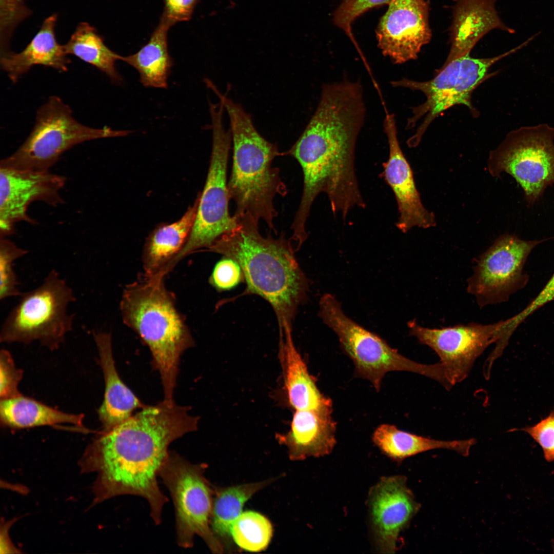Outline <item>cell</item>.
Returning <instances> with one entry per match:
<instances>
[{
  "mask_svg": "<svg viewBox=\"0 0 554 554\" xmlns=\"http://www.w3.org/2000/svg\"><path fill=\"white\" fill-rule=\"evenodd\" d=\"M198 198L182 217L174 223L161 225L149 235L143 253L144 275L164 273L165 270L179 254L191 233L195 219Z\"/></svg>",
  "mask_w": 554,
  "mask_h": 554,
  "instance_id": "cell-23",
  "label": "cell"
},
{
  "mask_svg": "<svg viewBox=\"0 0 554 554\" xmlns=\"http://www.w3.org/2000/svg\"><path fill=\"white\" fill-rule=\"evenodd\" d=\"M58 15L52 13L43 22L30 42L19 52L11 51L0 55L1 68L13 83H16L33 66L41 65L52 68L60 72L68 70L71 61L68 58L64 45L55 35Z\"/></svg>",
  "mask_w": 554,
  "mask_h": 554,
  "instance_id": "cell-20",
  "label": "cell"
},
{
  "mask_svg": "<svg viewBox=\"0 0 554 554\" xmlns=\"http://www.w3.org/2000/svg\"><path fill=\"white\" fill-rule=\"evenodd\" d=\"M32 14L26 0H0V55L11 51L10 42L15 30Z\"/></svg>",
  "mask_w": 554,
  "mask_h": 554,
  "instance_id": "cell-31",
  "label": "cell"
},
{
  "mask_svg": "<svg viewBox=\"0 0 554 554\" xmlns=\"http://www.w3.org/2000/svg\"><path fill=\"white\" fill-rule=\"evenodd\" d=\"M319 316L336 335L341 348L352 361L356 377L369 381L377 391L385 375L390 371H407L432 379L446 389L451 386L440 362L424 364L402 355L384 340L348 317L340 302L330 293L319 301Z\"/></svg>",
  "mask_w": 554,
  "mask_h": 554,
  "instance_id": "cell-5",
  "label": "cell"
},
{
  "mask_svg": "<svg viewBox=\"0 0 554 554\" xmlns=\"http://www.w3.org/2000/svg\"><path fill=\"white\" fill-rule=\"evenodd\" d=\"M218 96L230 121L233 163L227 186L230 200L236 205L234 215L249 214L258 221L263 220L276 233L273 221L278 213L273 201L278 195L285 196L287 188L272 162L283 153L260 134L240 104L225 94Z\"/></svg>",
  "mask_w": 554,
  "mask_h": 554,
  "instance_id": "cell-4",
  "label": "cell"
},
{
  "mask_svg": "<svg viewBox=\"0 0 554 554\" xmlns=\"http://www.w3.org/2000/svg\"><path fill=\"white\" fill-rule=\"evenodd\" d=\"M489 173L510 175L533 204L554 184V128L547 124L524 127L508 133L487 162Z\"/></svg>",
  "mask_w": 554,
  "mask_h": 554,
  "instance_id": "cell-11",
  "label": "cell"
},
{
  "mask_svg": "<svg viewBox=\"0 0 554 554\" xmlns=\"http://www.w3.org/2000/svg\"><path fill=\"white\" fill-rule=\"evenodd\" d=\"M129 133L83 125L73 116L70 107L61 98L51 96L37 110L35 124L25 141L12 154L1 161L0 167L49 171L63 153L77 144Z\"/></svg>",
  "mask_w": 554,
  "mask_h": 554,
  "instance_id": "cell-7",
  "label": "cell"
},
{
  "mask_svg": "<svg viewBox=\"0 0 554 554\" xmlns=\"http://www.w3.org/2000/svg\"><path fill=\"white\" fill-rule=\"evenodd\" d=\"M206 468L169 451L159 476L172 499L178 545L191 548L197 535L213 553H221L223 546L210 527L214 489L205 477Z\"/></svg>",
  "mask_w": 554,
  "mask_h": 554,
  "instance_id": "cell-10",
  "label": "cell"
},
{
  "mask_svg": "<svg viewBox=\"0 0 554 554\" xmlns=\"http://www.w3.org/2000/svg\"><path fill=\"white\" fill-rule=\"evenodd\" d=\"M274 479L214 488L210 527L220 540L230 534L234 521L241 514L245 503L256 492L270 484Z\"/></svg>",
  "mask_w": 554,
  "mask_h": 554,
  "instance_id": "cell-27",
  "label": "cell"
},
{
  "mask_svg": "<svg viewBox=\"0 0 554 554\" xmlns=\"http://www.w3.org/2000/svg\"><path fill=\"white\" fill-rule=\"evenodd\" d=\"M164 275H143L124 288L120 302L124 323L134 331L149 349L161 379L164 400L173 394L182 354L194 342Z\"/></svg>",
  "mask_w": 554,
  "mask_h": 554,
  "instance_id": "cell-3",
  "label": "cell"
},
{
  "mask_svg": "<svg viewBox=\"0 0 554 554\" xmlns=\"http://www.w3.org/2000/svg\"><path fill=\"white\" fill-rule=\"evenodd\" d=\"M370 527L376 549L393 553L399 535L418 513L420 504L408 487L405 476L383 477L369 492Z\"/></svg>",
  "mask_w": 554,
  "mask_h": 554,
  "instance_id": "cell-16",
  "label": "cell"
},
{
  "mask_svg": "<svg viewBox=\"0 0 554 554\" xmlns=\"http://www.w3.org/2000/svg\"><path fill=\"white\" fill-rule=\"evenodd\" d=\"M198 0H164V11L161 19L172 26L175 23L189 21Z\"/></svg>",
  "mask_w": 554,
  "mask_h": 554,
  "instance_id": "cell-37",
  "label": "cell"
},
{
  "mask_svg": "<svg viewBox=\"0 0 554 554\" xmlns=\"http://www.w3.org/2000/svg\"><path fill=\"white\" fill-rule=\"evenodd\" d=\"M230 536L242 549L259 552L268 546L272 535L269 520L254 511H246L234 521L230 529Z\"/></svg>",
  "mask_w": 554,
  "mask_h": 554,
  "instance_id": "cell-29",
  "label": "cell"
},
{
  "mask_svg": "<svg viewBox=\"0 0 554 554\" xmlns=\"http://www.w3.org/2000/svg\"><path fill=\"white\" fill-rule=\"evenodd\" d=\"M520 430L528 434L541 446L547 462L554 461V410L536 424Z\"/></svg>",
  "mask_w": 554,
  "mask_h": 554,
  "instance_id": "cell-35",
  "label": "cell"
},
{
  "mask_svg": "<svg viewBox=\"0 0 554 554\" xmlns=\"http://www.w3.org/2000/svg\"><path fill=\"white\" fill-rule=\"evenodd\" d=\"M222 105L210 106L212 147L206 183L199 194L194 224L189 237L179 254L169 264L170 270L184 258L200 249L206 250L223 234L237 226V220L228 211L230 200L227 183L229 150L232 143L230 130L223 125Z\"/></svg>",
  "mask_w": 554,
  "mask_h": 554,
  "instance_id": "cell-9",
  "label": "cell"
},
{
  "mask_svg": "<svg viewBox=\"0 0 554 554\" xmlns=\"http://www.w3.org/2000/svg\"><path fill=\"white\" fill-rule=\"evenodd\" d=\"M0 413L1 422L12 428L70 424L85 429L83 414L65 413L22 395L1 400Z\"/></svg>",
  "mask_w": 554,
  "mask_h": 554,
  "instance_id": "cell-25",
  "label": "cell"
},
{
  "mask_svg": "<svg viewBox=\"0 0 554 554\" xmlns=\"http://www.w3.org/2000/svg\"><path fill=\"white\" fill-rule=\"evenodd\" d=\"M426 0H392L376 29L378 46L395 64L418 58L432 36Z\"/></svg>",
  "mask_w": 554,
  "mask_h": 554,
  "instance_id": "cell-15",
  "label": "cell"
},
{
  "mask_svg": "<svg viewBox=\"0 0 554 554\" xmlns=\"http://www.w3.org/2000/svg\"><path fill=\"white\" fill-rule=\"evenodd\" d=\"M374 444L385 455L399 461L408 457L438 449H448L449 443L409 433L395 426L383 424L374 431Z\"/></svg>",
  "mask_w": 554,
  "mask_h": 554,
  "instance_id": "cell-28",
  "label": "cell"
},
{
  "mask_svg": "<svg viewBox=\"0 0 554 554\" xmlns=\"http://www.w3.org/2000/svg\"><path fill=\"white\" fill-rule=\"evenodd\" d=\"M502 321L483 325L475 323L442 328H430L416 320L407 323L409 332L422 345L433 350L440 359L450 385L466 379L477 359L497 342Z\"/></svg>",
  "mask_w": 554,
  "mask_h": 554,
  "instance_id": "cell-13",
  "label": "cell"
},
{
  "mask_svg": "<svg viewBox=\"0 0 554 554\" xmlns=\"http://www.w3.org/2000/svg\"><path fill=\"white\" fill-rule=\"evenodd\" d=\"M1 400L21 395L17 386L22 378L23 371L17 369L10 352L2 349L0 353Z\"/></svg>",
  "mask_w": 554,
  "mask_h": 554,
  "instance_id": "cell-34",
  "label": "cell"
},
{
  "mask_svg": "<svg viewBox=\"0 0 554 554\" xmlns=\"http://www.w3.org/2000/svg\"><path fill=\"white\" fill-rule=\"evenodd\" d=\"M389 146V156L382 164V177L392 190L398 205L396 227L407 233L414 227L427 229L436 225L434 214L423 205L411 167L400 145L394 115L388 114L383 123Z\"/></svg>",
  "mask_w": 554,
  "mask_h": 554,
  "instance_id": "cell-17",
  "label": "cell"
},
{
  "mask_svg": "<svg viewBox=\"0 0 554 554\" xmlns=\"http://www.w3.org/2000/svg\"><path fill=\"white\" fill-rule=\"evenodd\" d=\"M545 240L526 241L504 234L479 256L467 290L481 308L505 302L525 286L528 276L523 273L524 264L533 248Z\"/></svg>",
  "mask_w": 554,
  "mask_h": 554,
  "instance_id": "cell-12",
  "label": "cell"
},
{
  "mask_svg": "<svg viewBox=\"0 0 554 554\" xmlns=\"http://www.w3.org/2000/svg\"><path fill=\"white\" fill-rule=\"evenodd\" d=\"M171 26L160 19L148 43L137 52L122 56V61L138 72L140 82L147 88L165 89L173 65L168 49V31Z\"/></svg>",
  "mask_w": 554,
  "mask_h": 554,
  "instance_id": "cell-24",
  "label": "cell"
},
{
  "mask_svg": "<svg viewBox=\"0 0 554 554\" xmlns=\"http://www.w3.org/2000/svg\"><path fill=\"white\" fill-rule=\"evenodd\" d=\"M66 182L65 176L49 171L0 167V238L13 234L18 222L36 223L27 212L32 202L52 206L62 204L60 191Z\"/></svg>",
  "mask_w": 554,
  "mask_h": 554,
  "instance_id": "cell-14",
  "label": "cell"
},
{
  "mask_svg": "<svg viewBox=\"0 0 554 554\" xmlns=\"http://www.w3.org/2000/svg\"><path fill=\"white\" fill-rule=\"evenodd\" d=\"M554 300V273L537 296L517 315L503 321L502 326L504 336L509 339L518 327L535 311Z\"/></svg>",
  "mask_w": 554,
  "mask_h": 554,
  "instance_id": "cell-33",
  "label": "cell"
},
{
  "mask_svg": "<svg viewBox=\"0 0 554 554\" xmlns=\"http://www.w3.org/2000/svg\"><path fill=\"white\" fill-rule=\"evenodd\" d=\"M331 413L312 410H294L289 431L276 435L280 444L287 448L290 460L329 454L336 443L337 423Z\"/></svg>",
  "mask_w": 554,
  "mask_h": 554,
  "instance_id": "cell-19",
  "label": "cell"
},
{
  "mask_svg": "<svg viewBox=\"0 0 554 554\" xmlns=\"http://www.w3.org/2000/svg\"><path fill=\"white\" fill-rule=\"evenodd\" d=\"M527 45L521 44L499 55L487 58H474L470 54L444 63L430 80L418 82L406 78L391 82L393 87H403L419 91L425 96V102L412 108V116L408 118L406 128L411 129L423 117L416 133L409 138L410 148L419 145L432 122L441 113L457 105L466 106L472 115L478 112L472 105L471 96L474 90L486 79L496 73H489L490 68L498 61Z\"/></svg>",
  "mask_w": 554,
  "mask_h": 554,
  "instance_id": "cell-6",
  "label": "cell"
},
{
  "mask_svg": "<svg viewBox=\"0 0 554 554\" xmlns=\"http://www.w3.org/2000/svg\"><path fill=\"white\" fill-rule=\"evenodd\" d=\"M234 216L236 227L221 235L206 250L235 261L242 269L247 291L261 296L273 308L280 337L292 335V321L299 306L307 299L309 286L290 239L283 232L278 238L270 234L264 237L259 231V221L251 215Z\"/></svg>",
  "mask_w": 554,
  "mask_h": 554,
  "instance_id": "cell-2",
  "label": "cell"
},
{
  "mask_svg": "<svg viewBox=\"0 0 554 554\" xmlns=\"http://www.w3.org/2000/svg\"><path fill=\"white\" fill-rule=\"evenodd\" d=\"M497 0H454L449 28L450 48L445 63L470 54L477 43L494 29L513 34L515 30L500 18Z\"/></svg>",
  "mask_w": 554,
  "mask_h": 554,
  "instance_id": "cell-18",
  "label": "cell"
},
{
  "mask_svg": "<svg viewBox=\"0 0 554 554\" xmlns=\"http://www.w3.org/2000/svg\"><path fill=\"white\" fill-rule=\"evenodd\" d=\"M244 279L242 269L234 260L225 257L215 266L210 278V283L221 290L230 289Z\"/></svg>",
  "mask_w": 554,
  "mask_h": 554,
  "instance_id": "cell-36",
  "label": "cell"
},
{
  "mask_svg": "<svg viewBox=\"0 0 554 554\" xmlns=\"http://www.w3.org/2000/svg\"><path fill=\"white\" fill-rule=\"evenodd\" d=\"M279 359L284 388L289 405L294 410H312L332 413L331 399L322 393L316 379L296 349L293 339L280 341Z\"/></svg>",
  "mask_w": 554,
  "mask_h": 554,
  "instance_id": "cell-22",
  "label": "cell"
},
{
  "mask_svg": "<svg viewBox=\"0 0 554 554\" xmlns=\"http://www.w3.org/2000/svg\"><path fill=\"white\" fill-rule=\"evenodd\" d=\"M64 47L67 55H73L95 67L112 82L119 84L123 81L115 67L122 56L108 47L96 28L89 23H79Z\"/></svg>",
  "mask_w": 554,
  "mask_h": 554,
  "instance_id": "cell-26",
  "label": "cell"
},
{
  "mask_svg": "<svg viewBox=\"0 0 554 554\" xmlns=\"http://www.w3.org/2000/svg\"><path fill=\"white\" fill-rule=\"evenodd\" d=\"M93 336L100 356L105 383L104 400L98 410L103 428L110 429L124 422L145 405L121 379L113 359L110 333L94 331Z\"/></svg>",
  "mask_w": 554,
  "mask_h": 554,
  "instance_id": "cell-21",
  "label": "cell"
},
{
  "mask_svg": "<svg viewBox=\"0 0 554 554\" xmlns=\"http://www.w3.org/2000/svg\"><path fill=\"white\" fill-rule=\"evenodd\" d=\"M188 406L164 400L144 406L124 422L102 430L87 448L80 465L83 472L96 473L94 502L118 496L142 497L148 502L156 525L168 501L157 477L175 440L195 431L199 419Z\"/></svg>",
  "mask_w": 554,
  "mask_h": 554,
  "instance_id": "cell-1",
  "label": "cell"
},
{
  "mask_svg": "<svg viewBox=\"0 0 554 554\" xmlns=\"http://www.w3.org/2000/svg\"><path fill=\"white\" fill-rule=\"evenodd\" d=\"M392 0H342L333 14V22L345 33H350L351 25L361 15L373 8L388 5Z\"/></svg>",
  "mask_w": 554,
  "mask_h": 554,
  "instance_id": "cell-32",
  "label": "cell"
},
{
  "mask_svg": "<svg viewBox=\"0 0 554 554\" xmlns=\"http://www.w3.org/2000/svg\"><path fill=\"white\" fill-rule=\"evenodd\" d=\"M28 251L18 247L7 238H0V300L21 296L14 262Z\"/></svg>",
  "mask_w": 554,
  "mask_h": 554,
  "instance_id": "cell-30",
  "label": "cell"
},
{
  "mask_svg": "<svg viewBox=\"0 0 554 554\" xmlns=\"http://www.w3.org/2000/svg\"><path fill=\"white\" fill-rule=\"evenodd\" d=\"M20 297L3 324L1 342L38 341L51 350L57 349L72 329L74 315L67 312L75 300L72 289L53 269L39 287Z\"/></svg>",
  "mask_w": 554,
  "mask_h": 554,
  "instance_id": "cell-8",
  "label": "cell"
}]
</instances>
